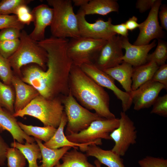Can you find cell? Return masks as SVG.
<instances>
[{
	"instance_id": "obj_11",
	"label": "cell",
	"mask_w": 167,
	"mask_h": 167,
	"mask_svg": "<svg viewBox=\"0 0 167 167\" xmlns=\"http://www.w3.org/2000/svg\"><path fill=\"white\" fill-rule=\"evenodd\" d=\"M76 15L81 37L107 40L116 35L112 29L113 24L111 18L106 21L102 18H98L94 23H92L86 20V15L81 8Z\"/></svg>"
},
{
	"instance_id": "obj_21",
	"label": "cell",
	"mask_w": 167,
	"mask_h": 167,
	"mask_svg": "<svg viewBox=\"0 0 167 167\" xmlns=\"http://www.w3.org/2000/svg\"><path fill=\"white\" fill-rule=\"evenodd\" d=\"M133 70V66L123 61L115 66L103 71L118 82L125 92L129 93L132 91Z\"/></svg>"
},
{
	"instance_id": "obj_23",
	"label": "cell",
	"mask_w": 167,
	"mask_h": 167,
	"mask_svg": "<svg viewBox=\"0 0 167 167\" xmlns=\"http://www.w3.org/2000/svg\"><path fill=\"white\" fill-rule=\"evenodd\" d=\"M39 145L41 154L42 164L40 167H54L59 163L64 155L71 148L65 146L58 149H51L45 147L41 140L34 138Z\"/></svg>"
},
{
	"instance_id": "obj_27",
	"label": "cell",
	"mask_w": 167,
	"mask_h": 167,
	"mask_svg": "<svg viewBox=\"0 0 167 167\" xmlns=\"http://www.w3.org/2000/svg\"><path fill=\"white\" fill-rule=\"evenodd\" d=\"M21 129L28 136H32L46 143L48 141L55 133L57 128L51 126L39 127L27 125L18 121Z\"/></svg>"
},
{
	"instance_id": "obj_16",
	"label": "cell",
	"mask_w": 167,
	"mask_h": 167,
	"mask_svg": "<svg viewBox=\"0 0 167 167\" xmlns=\"http://www.w3.org/2000/svg\"><path fill=\"white\" fill-rule=\"evenodd\" d=\"M156 45V41L154 40L148 45H135L129 42L127 37L121 36L122 46L125 50L122 60L130 64L133 67L145 64L147 62L146 59L148 52Z\"/></svg>"
},
{
	"instance_id": "obj_2",
	"label": "cell",
	"mask_w": 167,
	"mask_h": 167,
	"mask_svg": "<svg viewBox=\"0 0 167 167\" xmlns=\"http://www.w3.org/2000/svg\"><path fill=\"white\" fill-rule=\"evenodd\" d=\"M69 90L83 106L94 110L100 117L115 118L109 109V97L103 87L85 74L80 66L72 64L69 76Z\"/></svg>"
},
{
	"instance_id": "obj_37",
	"label": "cell",
	"mask_w": 167,
	"mask_h": 167,
	"mask_svg": "<svg viewBox=\"0 0 167 167\" xmlns=\"http://www.w3.org/2000/svg\"><path fill=\"white\" fill-rule=\"evenodd\" d=\"M14 14L16 16L18 20L24 25H29L33 21V15L27 5L19 6Z\"/></svg>"
},
{
	"instance_id": "obj_3",
	"label": "cell",
	"mask_w": 167,
	"mask_h": 167,
	"mask_svg": "<svg viewBox=\"0 0 167 167\" xmlns=\"http://www.w3.org/2000/svg\"><path fill=\"white\" fill-rule=\"evenodd\" d=\"M19 39L17 49L8 58L14 75L20 78L21 68L31 63L36 64L45 71L48 54L45 49L31 39L24 30L21 32Z\"/></svg>"
},
{
	"instance_id": "obj_1",
	"label": "cell",
	"mask_w": 167,
	"mask_h": 167,
	"mask_svg": "<svg viewBox=\"0 0 167 167\" xmlns=\"http://www.w3.org/2000/svg\"><path fill=\"white\" fill-rule=\"evenodd\" d=\"M68 41L51 36L38 42L48 54L46 70L37 65H26L21 69V79L45 98L52 99L69 93V78L73 64L67 52Z\"/></svg>"
},
{
	"instance_id": "obj_44",
	"label": "cell",
	"mask_w": 167,
	"mask_h": 167,
	"mask_svg": "<svg viewBox=\"0 0 167 167\" xmlns=\"http://www.w3.org/2000/svg\"><path fill=\"white\" fill-rule=\"evenodd\" d=\"M125 24L127 29L131 31L138 28L139 26V24L137 23V18L134 16L129 18Z\"/></svg>"
},
{
	"instance_id": "obj_40",
	"label": "cell",
	"mask_w": 167,
	"mask_h": 167,
	"mask_svg": "<svg viewBox=\"0 0 167 167\" xmlns=\"http://www.w3.org/2000/svg\"><path fill=\"white\" fill-rule=\"evenodd\" d=\"M156 0H138L136 4V7L141 13H143L151 9Z\"/></svg>"
},
{
	"instance_id": "obj_13",
	"label": "cell",
	"mask_w": 167,
	"mask_h": 167,
	"mask_svg": "<svg viewBox=\"0 0 167 167\" xmlns=\"http://www.w3.org/2000/svg\"><path fill=\"white\" fill-rule=\"evenodd\" d=\"M121 36H113L107 40L93 64L102 71L120 64L123 62Z\"/></svg>"
},
{
	"instance_id": "obj_12",
	"label": "cell",
	"mask_w": 167,
	"mask_h": 167,
	"mask_svg": "<svg viewBox=\"0 0 167 167\" xmlns=\"http://www.w3.org/2000/svg\"><path fill=\"white\" fill-rule=\"evenodd\" d=\"M161 0H156L149 12L148 17L139 24V33L134 44L141 45L149 44L154 39L162 38L164 32L158 20L159 9L161 5Z\"/></svg>"
},
{
	"instance_id": "obj_26",
	"label": "cell",
	"mask_w": 167,
	"mask_h": 167,
	"mask_svg": "<svg viewBox=\"0 0 167 167\" xmlns=\"http://www.w3.org/2000/svg\"><path fill=\"white\" fill-rule=\"evenodd\" d=\"M62 162L54 167H96L89 162L86 154L73 149L67 151L61 158Z\"/></svg>"
},
{
	"instance_id": "obj_25",
	"label": "cell",
	"mask_w": 167,
	"mask_h": 167,
	"mask_svg": "<svg viewBox=\"0 0 167 167\" xmlns=\"http://www.w3.org/2000/svg\"><path fill=\"white\" fill-rule=\"evenodd\" d=\"M11 146L18 149L22 152L28 162V167H40L37 161L41 159V154L37 143L26 142L24 144H22L14 141L11 143Z\"/></svg>"
},
{
	"instance_id": "obj_35",
	"label": "cell",
	"mask_w": 167,
	"mask_h": 167,
	"mask_svg": "<svg viewBox=\"0 0 167 167\" xmlns=\"http://www.w3.org/2000/svg\"><path fill=\"white\" fill-rule=\"evenodd\" d=\"M140 167H167V160L162 157L147 156L139 160Z\"/></svg>"
},
{
	"instance_id": "obj_17",
	"label": "cell",
	"mask_w": 167,
	"mask_h": 167,
	"mask_svg": "<svg viewBox=\"0 0 167 167\" xmlns=\"http://www.w3.org/2000/svg\"><path fill=\"white\" fill-rule=\"evenodd\" d=\"M67 120L64 112L62 115L61 122L58 127L52 138L47 142L43 143L46 147L51 149H58L65 146H70L74 148L78 149L83 152H86L88 146L91 144L97 145L102 143L101 139L86 143H76L70 141L66 137L64 132L65 127L66 125Z\"/></svg>"
},
{
	"instance_id": "obj_30",
	"label": "cell",
	"mask_w": 167,
	"mask_h": 167,
	"mask_svg": "<svg viewBox=\"0 0 167 167\" xmlns=\"http://www.w3.org/2000/svg\"><path fill=\"white\" fill-rule=\"evenodd\" d=\"M8 167H24L26 159L22 152L15 148H9L6 155Z\"/></svg>"
},
{
	"instance_id": "obj_45",
	"label": "cell",
	"mask_w": 167,
	"mask_h": 167,
	"mask_svg": "<svg viewBox=\"0 0 167 167\" xmlns=\"http://www.w3.org/2000/svg\"><path fill=\"white\" fill-rule=\"evenodd\" d=\"M72 2H73L75 6H80L82 7L87 3L89 2V0H73Z\"/></svg>"
},
{
	"instance_id": "obj_22",
	"label": "cell",
	"mask_w": 167,
	"mask_h": 167,
	"mask_svg": "<svg viewBox=\"0 0 167 167\" xmlns=\"http://www.w3.org/2000/svg\"><path fill=\"white\" fill-rule=\"evenodd\" d=\"M156 63L147 62L138 66L133 67L132 76V91H134L147 82L151 80L159 67Z\"/></svg>"
},
{
	"instance_id": "obj_19",
	"label": "cell",
	"mask_w": 167,
	"mask_h": 167,
	"mask_svg": "<svg viewBox=\"0 0 167 167\" xmlns=\"http://www.w3.org/2000/svg\"><path fill=\"white\" fill-rule=\"evenodd\" d=\"M5 130L9 132L13 139L20 143H24L25 140L29 143L35 141L34 138L28 136L21 129L13 114L0 106V133Z\"/></svg>"
},
{
	"instance_id": "obj_33",
	"label": "cell",
	"mask_w": 167,
	"mask_h": 167,
	"mask_svg": "<svg viewBox=\"0 0 167 167\" xmlns=\"http://www.w3.org/2000/svg\"><path fill=\"white\" fill-rule=\"evenodd\" d=\"M19 39L0 41V54L8 59L17 49L20 44Z\"/></svg>"
},
{
	"instance_id": "obj_42",
	"label": "cell",
	"mask_w": 167,
	"mask_h": 167,
	"mask_svg": "<svg viewBox=\"0 0 167 167\" xmlns=\"http://www.w3.org/2000/svg\"><path fill=\"white\" fill-rule=\"evenodd\" d=\"M159 16L161 22V27L167 31V6L166 5L161 6Z\"/></svg>"
},
{
	"instance_id": "obj_7",
	"label": "cell",
	"mask_w": 167,
	"mask_h": 167,
	"mask_svg": "<svg viewBox=\"0 0 167 167\" xmlns=\"http://www.w3.org/2000/svg\"><path fill=\"white\" fill-rule=\"evenodd\" d=\"M107 40L80 37L71 38L67 48L68 55L73 65L80 66L94 63Z\"/></svg>"
},
{
	"instance_id": "obj_36",
	"label": "cell",
	"mask_w": 167,
	"mask_h": 167,
	"mask_svg": "<svg viewBox=\"0 0 167 167\" xmlns=\"http://www.w3.org/2000/svg\"><path fill=\"white\" fill-rule=\"evenodd\" d=\"M151 111L152 114H155L165 117H167V95L158 96L152 105Z\"/></svg>"
},
{
	"instance_id": "obj_24",
	"label": "cell",
	"mask_w": 167,
	"mask_h": 167,
	"mask_svg": "<svg viewBox=\"0 0 167 167\" xmlns=\"http://www.w3.org/2000/svg\"><path fill=\"white\" fill-rule=\"evenodd\" d=\"M85 15L98 14L106 15L113 12H118L119 6L116 0H90L80 7Z\"/></svg>"
},
{
	"instance_id": "obj_20",
	"label": "cell",
	"mask_w": 167,
	"mask_h": 167,
	"mask_svg": "<svg viewBox=\"0 0 167 167\" xmlns=\"http://www.w3.org/2000/svg\"><path fill=\"white\" fill-rule=\"evenodd\" d=\"M85 152L87 156L95 157L107 167H125L120 156L111 150L103 149L95 144L89 145Z\"/></svg>"
},
{
	"instance_id": "obj_31",
	"label": "cell",
	"mask_w": 167,
	"mask_h": 167,
	"mask_svg": "<svg viewBox=\"0 0 167 167\" xmlns=\"http://www.w3.org/2000/svg\"><path fill=\"white\" fill-rule=\"evenodd\" d=\"M31 0H2L0 1V15H9L14 14L20 6L27 5Z\"/></svg>"
},
{
	"instance_id": "obj_29",
	"label": "cell",
	"mask_w": 167,
	"mask_h": 167,
	"mask_svg": "<svg viewBox=\"0 0 167 167\" xmlns=\"http://www.w3.org/2000/svg\"><path fill=\"white\" fill-rule=\"evenodd\" d=\"M167 59V44L166 42L158 39V43L155 51L147 55V62H152L159 66L165 63Z\"/></svg>"
},
{
	"instance_id": "obj_46",
	"label": "cell",
	"mask_w": 167,
	"mask_h": 167,
	"mask_svg": "<svg viewBox=\"0 0 167 167\" xmlns=\"http://www.w3.org/2000/svg\"><path fill=\"white\" fill-rule=\"evenodd\" d=\"M94 163L96 167H101V164L97 160L94 161Z\"/></svg>"
},
{
	"instance_id": "obj_9",
	"label": "cell",
	"mask_w": 167,
	"mask_h": 167,
	"mask_svg": "<svg viewBox=\"0 0 167 167\" xmlns=\"http://www.w3.org/2000/svg\"><path fill=\"white\" fill-rule=\"evenodd\" d=\"M120 115L118 127L109 135L115 143L111 150L122 156L125 155L131 145L136 143L137 131L134 122L126 112L121 111Z\"/></svg>"
},
{
	"instance_id": "obj_8",
	"label": "cell",
	"mask_w": 167,
	"mask_h": 167,
	"mask_svg": "<svg viewBox=\"0 0 167 167\" xmlns=\"http://www.w3.org/2000/svg\"><path fill=\"white\" fill-rule=\"evenodd\" d=\"M119 124V119L116 118L96 120L86 129L66 136L70 141L76 143H86L102 139L111 140L110 133L118 127Z\"/></svg>"
},
{
	"instance_id": "obj_15",
	"label": "cell",
	"mask_w": 167,
	"mask_h": 167,
	"mask_svg": "<svg viewBox=\"0 0 167 167\" xmlns=\"http://www.w3.org/2000/svg\"><path fill=\"white\" fill-rule=\"evenodd\" d=\"M31 12L33 17L34 28L29 35L33 40L38 42L45 39V29L52 22L54 11L47 5L41 4L34 7Z\"/></svg>"
},
{
	"instance_id": "obj_32",
	"label": "cell",
	"mask_w": 167,
	"mask_h": 167,
	"mask_svg": "<svg viewBox=\"0 0 167 167\" xmlns=\"http://www.w3.org/2000/svg\"><path fill=\"white\" fill-rule=\"evenodd\" d=\"M14 75L8 59L4 58L0 54V79L4 84L8 85H11Z\"/></svg>"
},
{
	"instance_id": "obj_5",
	"label": "cell",
	"mask_w": 167,
	"mask_h": 167,
	"mask_svg": "<svg viewBox=\"0 0 167 167\" xmlns=\"http://www.w3.org/2000/svg\"><path fill=\"white\" fill-rule=\"evenodd\" d=\"M52 7L54 15L50 26L52 36L62 38L80 37L78 19L71 0H47Z\"/></svg>"
},
{
	"instance_id": "obj_41",
	"label": "cell",
	"mask_w": 167,
	"mask_h": 167,
	"mask_svg": "<svg viewBox=\"0 0 167 167\" xmlns=\"http://www.w3.org/2000/svg\"><path fill=\"white\" fill-rule=\"evenodd\" d=\"M9 146L0 135V166L5 165L6 155Z\"/></svg>"
},
{
	"instance_id": "obj_10",
	"label": "cell",
	"mask_w": 167,
	"mask_h": 167,
	"mask_svg": "<svg viewBox=\"0 0 167 167\" xmlns=\"http://www.w3.org/2000/svg\"><path fill=\"white\" fill-rule=\"evenodd\" d=\"M83 71L94 81L102 87L112 91L121 101L122 111L126 112L132 104L130 94L124 92L115 85L114 79L103 71L97 68L93 63H86L80 66Z\"/></svg>"
},
{
	"instance_id": "obj_28",
	"label": "cell",
	"mask_w": 167,
	"mask_h": 167,
	"mask_svg": "<svg viewBox=\"0 0 167 167\" xmlns=\"http://www.w3.org/2000/svg\"><path fill=\"white\" fill-rule=\"evenodd\" d=\"M11 85L4 84L0 80V106L12 114L15 112L14 105L15 93Z\"/></svg>"
},
{
	"instance_id": "obj_18",
	"label": "cell",
	"mask_w": 167,
	"mask_h": 167,
	"mask_svg": "<svg viewBox=\"0 0 167 167\" xmlns=\"http://www.w3.org/2000/svg\"><path fill=\"white\" fill-rule=\"evenodd\" d=\"M15 93V112L21 110L40 94L33 87L24 82L18 76L14 75L11 81Z\"/></svg>"
},
{
	"instance_id": "obj_34",
	"label": "cell",
	"mask_w": 167,
	"mask_h": 167,
	"mask_svg": "<svg viewBox=\"0 0 167 167\" xmlns=\"http://www.w3.org/2000/svg\"><path fill=\"white\" fill-rule=\"evenodd\" d=\"M24 26V24L18 20L15 15H0V29L13 27L21 30Z\"/></svg>"
},
{
	"instance_id": "obj_38",
	"label": "cell",
	"mask_w": 167,
	"mask_h": 167,
	"mask_svg": "<svg viewBox=\"0 0 167 167\" xmlns=\"http://www.w3.org/2000/svg\"><path fill=\"white\" fill-rule=\"evenodd\" d=\"M21 30L15 28H7L0 31V41L13 40L19 39Z\"/></svg>"
},
{
	"instance_id": "obj_39",
	"label": "cell",
	"mask_w": 167,
	"mask_h": 167,
	"mask_svg": "<svg viewBox=\"0 0 167 167\" xmlns=\"http://www.w3.org/2000/svg\"><path fill=\"white\" fill-rule=\"evenodd\" d=\"M152 80L159 83L167 88V64H165L159 66L155 73Z\"/></svg>"
},
{
	"instance_id": "obj_4",
	"label": "cell",
	"mask_w": 167,
	"mask_h": 167,
	"mask_svg": "<svg viewBox=\"0 0 167 167\" xmlns=\"http://www.w3.org/2000/svg\"><path fill=\"white\" fill-rule=\"evenodd\" d=\"M64 112L61 96L48 99L39 94L24 108L13 115L15 117L32 116L41 121L44 126H49L57 128Z\"/></svg>"
},
{
	"instance_id": "obj_14",
	"label": "cell",
	"mask_w": 167,
	"mask_h": 167,
	"mask_svg": "<svg viewBox=\"0 0 167 167\" xmlns=\"http://www.w3.org/2000/svg\"><path fill=\"white\" fill-rule=\"evenodd\" d=\"M163 89H165L163 85L151 80L132 91L130 93L134 105V109L138 111L150 107Z\"/></svg>"
},
{
	"instance_id": "obj_43",
	"label": "cell",
	"mask_w": 167,
	"mask_h": 167,
	"mask_svg": "<svg viewBox=\"0 0 167 167\" xmlns=\"http://www.w3.org/2000/svg\"><path fill=\"white\" fill-rule=\"evenodd\" d=\"M112 29L115 33L118 34V35H120L122 36L127 37L128 35V30L125 23L116 25L112 24Z\"/></svg>"
},
{
	"instance_id": "obj_6",
	"label": "cell",
	"mask_w": 167,
	"mask_h": 167,
	"mask_svg": "<svg viewBox=\"0 0 167 167\" xmlns=\"http://www.w3.org/2000/svg\"><path fill=\"white\" fill-rule=\"evenodd\" d=\"M61 97L67 120L66 135L77 133L86 129L93 121L105 118L81 105L70 91L68 95Z\"/></svg>"
}]
</instances>
